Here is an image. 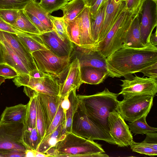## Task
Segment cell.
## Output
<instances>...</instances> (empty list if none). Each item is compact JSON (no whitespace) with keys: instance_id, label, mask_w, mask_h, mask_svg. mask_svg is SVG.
<instances>
[{"instance_id":"836d02e7","label":"cell","mask_w":157,"mask_h":157,"mask_svg":"<svg viewBox=\"0 0 157 157\" xmlns=\"http://www.w3.org/2000/svg\"><path fill=\"white\" fill-rule=\"evenodd\" d=\"M79 22V18L77 17L65 24L68 39L75 45L80 47Z\"/></svg>"},{"instance_id":"d4e9b609","label":"cell","mask_w":157,"mask_h":157,"mask_svg":"<svg viewBox=\"0 0 157 157\" xmlns=\"http://www.w3.org/2000/svg\"><path fill=\"white\" fill-rule=\"evenodd\" d=\"M1 43L5 63L13 68L19 75L29 74V71L20 58L7 46Z\"/></svg>"},{"instance_id":"83f0119b","label":"cell","mask_w":157,"mask_h":157,"mask_svg":"<svg viewBox=\"0 0 157 157\" xmlns=\"http://www.w3.org/2000/svg\"><path fill=\"white\" fill-rule=\"evenodd\" d=\"M39 20L50 31L53 30V26L48 14L39 3L35 1H32L23 10Z\"/></svg>"},{"instance_id":"681fc988","label":"cell","mask_w":157,"mask_h":157,"mask_svg":"<svg viewBox=\"0 0 157 157\" xmlns=\"http://www.w3.org/2000/svg\"><path fill=\"white\" fill-rule=\"evenodd\" d=\"M108 0H97L94 4L90 7L91 17H94L96 14L100 7Z\"/></svg>"},{"instance_id":"4fadbf2b","label":"cell","mask_w":157,"mask_h":157,"mask_svg":"<svg viewBox=\"0 0 157 157\" xmlns=\"http://www.w3.org/2000/svg\"><path fill=\"white\" fill-rule=\"evenodd\" d=\"M0 42L20 58L29 72L38 69L32 54L20 41L17 35L0 30Z\"/></svg>"},{"instance_id":"db71d44e","label":"cell","mask_w":157,"mask_h":157,"mask_svg":"<svg viewBox=\"0 0 157 157\" xmlns=\"http://www.w3.org/2000/svg\"><path fill=\"white\" fill-rule=\"evenodd\" d=\"M2 63H5L1 46V43L0 42V64Z\"/></svg>"},{"instance_id":"f1b7e54d","label":"cell","mask_w":157,"mask_h":157,"mask_svg":"<svg viewBox=\"0 0 157 157\" xmlns=\"http://www.w3.org/2000/svg\"><path fill=\"white\" fill-rule=\"evenodd\" d=\"M22 44L31 53L40 50H49L37 35L29 34L27 35H17Z\"/></svg>"},{"instance_id":"7a4b0ae2","label":"cell","mask_w":157,"mask_h":157,"mask_svg":"<svg viewBox=\"0 0 157 157\" xmlns=\"http://www.w3.org/2000/svg\"><path fill=\"white\" fill-rule=\"evenodd\" d=\"M119 95L105 88L94 94L77 96L79 105L86 115L109 133L108 117L111 112L118 111Z\"/></svg>"},{"instance_id":"816d5d0a","label":"cell","mask_w":157,"mask_h":157,"mask_svg":"<svg viewBox=\"0 0 157 157\" xmlns=\"http://www.w3.org/2000/svg\"><path fill=\"white\" fill-rule=\"evenodd\" d=\"M150 41L151 44L154 46L157 47V31L156 29L155 32L152 33L150 38Z\"/></svg>"},{"instance_id":"ee69618b","label":"cell","mask_w":157,"mask_h":157,"mask_svg":"<svg viewBox=\"0 0 157 157\" xmlns=\"http://www.w3.org/2000/svg\"><path fill=\"white\" fill-rule=\"evenodd\" d=\"M24 11L28 17L41 33L50 31L36 17L27 12Z\"/></svg>"},{"instance_id":"d6986e66","label":"cell","mask_w":157,"mask_h":157,"mask_svg":"<svg viewBox=\"0 0 157 157\" xmlns=\"http://www.w3.org/2000/svg\"><path fill=\"white\" fill-rule=\"evenodd\" d=\"M35 92L41 101L46 117V132L56 113L61 98L59 95H49L36 91Z\"/></svg>"},{"instance_id":"d590c367","label":"cell","mask_w":157,"mask_h":157,"mask_svg":"<svg viewBox=\"0 0 157 157\" xmlns=\"http://www.w3.org/2000/svg\"><path fill=\"white\" fill-rule=\"evenodd\" d=\"M27 104V107L25 122L27 126L32 128L36 126V96L33 94Z\"/></svg>"},{"instance_id":"b9f144b4","label":"cell","mask_w":157,"mask_h":157,"mask_svg":"<svg viewBox=\"0 0 157 157\" xmlns=\"http://www.w3.org/2000/svg\"><path fill=\"white\" fill-rule=\"evenodd\" d=\"M19 74L12 67L6 63L0 64V76L5 79L13 78Z\"/></svg>"},{"instance_id":"ac0fdd59","label":"cell","mask_w":157,"mask_h":157,"mask_svg":"<svg viewBox=\"0 0 157 157\" xmlns=\"http://www.w3.org/2000/svg\"><path fill=\"white\" fill-rule=\"evenodd\" d=\"M79 18L80 36V47L97 49L91 35L90 7L86 6L78 17Z\"/></svg>"},{"instance_id":"f35d334b","label":"cell","mask_w":157,"mask_h":157,"mask_svg":"<svg viewBox=\"0 0 157 157\" xmlns=\"http://www.w3.org/2000/svg\"><path fill=\"white\" fill-rule=\"evenodd\" d=\"M39 3L41 7L48 14L60 9L68 0H40Z\"/></svg>"},{"instance_id":"6125c7cd","label":"cell","mask_w":157,"mask_h":157,"mask_svg":"<svg viewBox=\"0 0 157 157\" xmlns=\"http://www.w3.org/2000/svg\"><path fill=\"white\" fill-rule=\"evenodd\" d=\"M124 0V1H125V0Z\"/></svg>"},{"instance_id":"94428289","label":"cell","mask_w":157,"mask_h":157,"mask_svg":"<svg viewBox=\"0 0 157 157\" xmlns=\"http://www.w3.org/2000/svg\"><path fill=\"white\" fill-rule=\"evenodd\" d=\"M32 0L35 1H36V0Z\"/></svg>"},{"instance_id":"603a6c76","label":"cell","mask_w":157,"mask_h":157,"mask_svg":"<svg viewBox=\"0 0 157 157\" xmlns=\"http://www.w3.org/2000/svg\"><path fill=\"white\" fill-rule=\"evenodd\" d=\"M87 6L85 0H71L65 4L60 10L65 24L77 17Z\"/></svg>"},{"instance_id":"74e56055","label":"cell","mask_w":157,"mask_h":157,"mask_svg":"<svg viewBox=\"0 0 157 157\" xmlns=\"http://www.w3.org/2000/svg\"><path fill=\"white\" fill-rule=\"evenodd\" d=\"M32 0H0V9L23 10Z\"/></svg>"},{"instance_id":"680465c9","label":"cell","mask_w":157,"mask_h":157,"mask_svg":"<svg viewBox=\"0 0 157 157\" xmlns=\"http://www.w3.org/2000/svg\"><path fill=\"white\" fill-rule=\"evenodd\" d=\"M85 1L86 2L88 6L89 3L90 2V0H85Z\"/></svg>"},{"instance_id":"ab89813d","label":"cell","mask_w":157,"mask_h":157,"mask_svg":"<svg viewBox=\"0 0 157 157\" xmlns=\"http://www.w3.org/2000/svg\"><path fill=\"white\" fill-rule=\"evenodd\" d=\"M65 113L60 103L56 113L49 128L46 132L44 138L53 132L59 125L65 123Z\"/></svg>"},{"instance_id":"4316f807","label":"cell","mask_w":157,"mask_h":157,"mask_svg":"<svg viewBox=\"0 0 157 157\" xmlns=\"http://www.w3.org/2000/svg\"><path fill=\"white\" fill-rule=\"evenodd\" d=\"M106 2L100 7L96 14L94 17H91L90 27L91 35L97 47L99 43V38L103 24L106 6Z\"/></svg>"},{"instance_id":"7402d4cb","label":"cell","mask_w":157,"mask_h":157,"mask_svg":"<svg viewBox=\"0 0 157 157\" xmlns=\"http://www.w3.org/2000/svg\"><path fill=\"white\" fill-rule=\"evenodd\" d=\"M27 104H20L10 107H6L0 116V120L6 122H25Z\"/></svg>"},{"instance_id":"bcb514c9","label":"cell","mask_w":157,"mask_h":157,"mask_svg":"<svg viewBox=\"0 0 157 157\" xmlns=\"http://www.w3.org/2000/svg\"><path fill=\"white\" fill-rule=\"evenodd\" d=\"M25 151L12 149L0 152V157H25Z\"/></svg>"},{"instance_id":"f6af8a7d","label":"cell","mask_w":157,"mask_h":157,"mask_svg":"<svg viewBox=\"0 0 157 157\" xmlns=\"http://www.w3.org/2000/svg\"><path fill=\"white\" fill-rule=\"evenodd\" d=\"M140 72L149 78L157 79V63L144 68Z\"/></svg>"},{"instance_id":"60d3db41","label":"cell","mask_w":157,"mask_h":157,"mask_svg":"<svg viewBox=\"0 0 157 157\" xmlns=\"http://www.w3.org/2000/svg\"><path fill=\"white\" fill-rule=\"evenodd\" d=\"M19 14V10L0 9V18L10 25L15 23Z\"/></svg>"},{"instance_id":"7bdbcfd3","label":"cell","mask_w":157,"mask_h":157,"mask_svg":"<svg viewBox=\"0 0 157 157\" xmlns=\"http://www.w3.org/2000/svg\"><path fill=\"white\" fill-rule=\"evenodd\" d=\"M0 30L18 35H26L29 34L24 32L9 24L0 18Z\"/></svg>"},{"instance_id":"8992f818","label":"cell","mask_w":157,"mask_h":157,"mask_svg":"<svg viewBox=\"0 0 157 157\" xmlns=\"http://www.w3.org/2000/svg\"><path fill=\"white\" fill-rule=\"evenodd\" d=\"M154 96L139 95L118 101L117 112L124 121L131 122L147 116L153 105Z\"/></svg>"},{"instance_id":"f546056e","label":"cell","mask_w":157,"mask_h":157,"mask_svg":"<svg viewBox=\"0 0 157 157\" xmlns=\"http://www.w3.org/2000/svg\"><path fill=\"white\" fill-rule=\"evenodd\" d=\"M64 125V123L61 124L53 132L44 137L36 151L45 154L48 150L54 147L60 140Z\"/></svg>"},{"instance_id":"5bb4252c","label":"cell","mask_w":157,"mask_h":157,"mask_svg":"<svg viewBox=\"0 0 157 157\" xmlns=\"http://www.w3.org/2000/svg\"><path fill=\"white\" fill-rule=\"evenodd\" d=\"M38 36L49 50L56 56H71L75 45L68 38L61 40L54 30Z\"/></svg>"},{"instance_id":"9a60e30c","label":"cell","mask_w":157,"mask_h":157,"mask_svg":"<svg viewBox=\"0 0 157 157\" xmlns=\"http://www.w3.org/2000/svg\"><path fill=\"white\" fill-rule=\"evenodd\" d=\"M71 58H77L80 67L91 66L107 70L106 59L97 49L75 45Z\"/></svg>"},{"instance_id":"4dcf8cb0","label":"cell","mask_w":157,"mask_h":157,"mask_svg":"<svg viewBox=\"0 0 157 157\" xmlns=\"http://www.w3.org/2000/svg\"><path fill=\"white\" fill-rule=\"evenodd\" d=\"M13 26L27 33L39 35L41 33L35 26L23 10H19V14Z\"/></svg>"},{"instance_id":"be15d7a7","label":"cell","mask_w":157,"mask_h":157,"mask_svg":"<svg viewBox=\"0 0 157 157\" xmlns=\"http://www.w3.org/2000/svg\"><path fill=\"white\" fill-rule=\"evenodd\" d=\"M68 0L69 1V0Z\"/></svg>"},{"instance_id":"ba28073f","label":"cell","mask_w":157,"mask_h":157,"mask_svg":"<svg viewBox=\"0 0 157 157\" xmlns=\"http://www.w3.org/2000/svg\"><path fill=\"white\" fill-rule=\"evenodd\" d=\"M13 81L17 87L26 86L38 92L53 96L59 95L61 84L58 78L49 74L38 78L29 74L19 75Z\"/></svg>"},{"instance_id":"3957f363","label":"cell","mask_w":157,"mask_h":157,"mask_svg":"<svg viewBox=\"0 0 157 157\" xmlns=\"http://www.w3.org/2000/svg\"><path fill=\"white\" fill-rule=\"evenodd\" d=\"M105 152L101 144L71 132L45 154L48 157H97L96 153Z\"/></svg>"},{"instance_id":"1f68e13d","label":"cell","mask_w":157,"mask_h":157,"mask_svg":"<svg viewBox=\"0 0 157 157\" xmlns=\"http://www.w3.org/2000/svg\"><path fill=\"white\" fill-rule=\"evenodd\" d=\"M33 94L36 96V128L42 140L46 132L47 119L41 101L34 90L33 95Z\"/></svg>"},{"instance_id":"91938a15","label":"cell","mask_w":157,"mask_h":157,"mask_svg":"<svg viewBox=\"0 0 157 157\" xmlns=\"http://www.w3.org/2000/svg\"><path fill=\"white\" fill-rule=\"evenodd\" d=\"M154 1H156V2H157V0H154Z\"/></svg>"},{"instance_id":"484cf974","label":"cell","mask_w":157,"mask_h":157,"mask_svg":"<svg viewBox=\"0 0 157 157\" xmlns=\"http://www.w3.org/2000/svg\"><path fill=\"white\" fill-rule=\"evenodd\" d=\"M41 140L36 128H30L24 123L22 141L26 149L36 151Z\"/></svg>"},{"instance_id":"cb8c5ba5","label":"cell","mask_w":157,"mask_h":157,"mask_svg":"<svg viewBox=\"0 0 157 157\" xmlns=\"http://www.w3.org/2000/svg\"><path fill=\"white\" fill-rule=\"evenodd\" d=\"M76 90L75 89H74L68 94L70 106L65 113V120L64 125L60 140L63 138L67 133L71 132L73 117L79 104V101L76 94Z\"/></svg>"},{"instance_id":"ffe728a7","label":"cell","mask_w":157,"mask_h":157,"mask_svg":"<svg viewBox=\"0 0 157 157\" xmlns=\"http://www.w3.org/2000/svg\"><path fill=\"white\" fill-rule=\"evenodd\" d=\"M139 10V8L127 32L122 47L142 48L146 46L143 44L141 39Z\"/></svg>"},{"instance_id":"9c48e42d","label":"cell","mask_w":157,"mask_h":157,"mask_svg":"<svg viewBox=\"0 0 157 157\" xmlns=\"http://www.w3.org/2000/svg\"><path fill=\"white\" fill-rule=\"evenodd\" d=\"M24 124L0 120V152L12 149L26 151L22 141Z\"/></svg>"},{"instance_id":"d6a6232c","label":"cell","mask_w":157,"mask_h":157,"mask_svg":"<svg viewBox=\"0 0 157 157\" xmlns=\"http://www.w3.org/2000/svg\"><path fill=\"white\" fill-rule=\"evenodd\" d=\"M147 116H144L140 118L128 123L130 131L135 135L144 134L157 131L156 128L149 126L146 121Z\"/></svg>"},{"instance_id":"7dc6e473","label":"cell","mask_w":157,"mask_h":157,"mask_svg":"<svg viewBox=\"0 0 157 157\" xmlns=\"http://www.w3.org/2000/svg\"><path fill=\"white\" fill-rule=\"evenodd\" d=\"M143 0H125L126 8L128 11L134 12L139 8Z\"/></svg>"},{"instance_id":"f5cc1de1","label":"cell","mask_w":157,"mask_h":157,"mask_svg":"<svg viewBox=\"0 0 157 157\" xmlns=\"http://www.w3.org/2000/svg\"><path fill=\"white\" fill-rule=\"evenodd\" d=\"M35 151L31 150L26 149L25 151V156L35 157Z\"/></svg>"},{"instance_id":"6da1fadb","label":"cell","mask_w":157,"mask_h":157,"mask_svg":"<svg viewBox=\"0 0 157 157\" xmlns=\"http://www.w3.org/2000/svg\"><path fill=\"white\" fill-rule=\"evenodd\" d=\"M157 63V47L151 44L142 48L123 46L106 59L108 76L120 78L140 72Z\"/></svg>"},{"instance_id":"7c38bea8","label":"cell","mask_w":157,"mask_h":157,"mask_svg":"<svg viewBox=\"0 0 157 157\" xmlns=\"http://www.w3.org/2000/svg\"><path fill=\"white\" fill-rule=\"evenodd\" d=\"M109 134L120 147L129 146L133 140V136L128 125L119 113L116 111L111 112L108 117Z\"/></svg>"},{"instance_id":"44dd1931","label":"cell","mask_w":157,"mask_h":157,"mask_svg":"<svg viewBox=\"0 0 157 157\" xmlns=\"http://www.w3.org/2000/svg\"><path fill=\"white\" fill-rule=\"evenodd\" d=\"M80 72L83 83L91 85L102 83L108 76L107 70L91 66L80 67Z\"/></svg>"},{"instance_id":"e0dca14e","label":"cell","mask_w":157,"mask_h":157,"mask_svg":"<svg viewBox=\"0 0 157 157\" xmlns=\"http://www.w3.org/2000/svg\"><path fill=\"white\" fill-rule=\"evenodd\" d=\"M125 7V1L123 0L107 1L103 24L98 44L104 38Z\"/></svg>"},{"instance_id":"2e32d148","label":"cell","mask_w":157,"mask_h":157,"mask_svg":"<svg viewBox=\"0 0 157 157\" xmlns=\"http://www.w3.org/2000/svg\"><path fill=\"white\" fill-rule=\"evenodd\" d=\"M65 73V79L61 82L59 95L61 98L67 95L74 89L78 90L83 83L81 78L80 66L77 58H74L71 61Z\"/></svg>"},{"instance_id":"6f0895ef","label":"cell","mask_w":157,"mask_h":157,"mask_svg":"<svg viewBox=\"0 0 157 157\" xmlns=\"http://www.w3.org/2000/svg\"><path fill=\"white\" fill-rule=\"evenodd\" d=\"M5 78L0 76V86L2 83L5 82Z\"/></svg>"},{"instance_id":"e575fe53","label":"cell","mask_w":157,"mask_h":157,"mask_svg":"<svg viewBox=\"0 0 157 157\" xmlns=\"http://www.w3.org/2000/svg\"><path fill=\"white\" fill-rule=\"evenodd\" d=\"M131 149L134 152L147 155H157V144L137 143L133 140L130 144Z\"/></svg>"},{"instance_id":"c3c4849f","label":"cell","mask_w":157,"mask_h":157,"mask_svg":"<svg viewBox=\"0 0 157 157\" xmlns=\"http://www.w3.org/2000/svg\"><path fill=\"white\" fill-rule=\"evenodd\" d=\"M146 136L143 142L157 144V133L156 132H149L145 134Z\"/></svg>"},{"instance_id":"52a82bcc","label":"cell","mask_w":157,"mask_h":157,"mask_svg":"<svg viewBox=\"0 0 157 157\" xmlns=\"http://www.w3.org/2000/svg\"><path fill=\"white\" fill-rule=\"evenodd\" d=\"M32 54L38 69L57 78H61L70 64L71 56L59 57L49 50H40Z\"/></svg>"},{"instance_id":"11a10c76","label":"cell","mask_w":157,"mask_h":157,"mask_svg":"<svg viewBox=\"0 0 157 157\" xmlns=\"http://www.w3.org/2000/svg\"><path fill=\"white\" fill-rule=\"evenodd\" d=\"M35 157H48L46 154L35 151Z\"/></svg>"},{"instance_id":"5b68a950","label":"cell","mask_w":157,"mask_h":157,"mask_svg":"<svg viewBox=\"0 0 157 157\" xmlns=\"http://www.w3.org/2000/svg\"><path fill=\"white\" fill-rule=\"evenodd\" d=\"M71 132L88 140H101L110 144H116L109 134L92 121L79 104L73 117Z\"/></svg>"},{"instance_id":"30bf717a","label":"cell","mask_w":157,"mask_h":157,"mask_svg":"<svg viewBox=\"0 0 157 157\" xmlns=\"http://www.w3.org/2000/svg\"><path fill=\"white\" fill-rule=\"evenodd\" d=\"M131 79L121 80V91L118 94L124 98L139 95L155 96L157 92V80L140 77L135 75Z\"/></svg>"},{"instance_id":"8fae6325","label":"cell","mask_w":157,"mask_h":157,"mask_svg":"<svg viewBox=\"0 0 157 157\" xmlns=\"http://www.w3.org/2000/svg\"><path fill=\"white\" fill-rule=\"evenodd\" d=\"M157 2L154 0H143L139 8L141 39L145 46L151 44L150 36L157 25Z\"/></svg>"},{"instance_id":"8d00e7d4","label":"cell","mask_w":157,"mask_h":157,"mask_svg":"<svg viewBox=\"0 0 157 157\" xmlns=\"http://www.w3.org/2000/svg\"><path fill=\"white\" fill-rule=\"evenodd\" d=\"M53 30L62 40L68 38L67 34L65 23L63 17H55L50 14Z\"/></svg>"},{"instance_id":"f907efd6","label":"cell","mask_w":157,"mask_h":157,"mask_svg":"<svg viewBox=\"0 0 157 157\" xmlns=\"http://www.w3.org/2000/svg\"><path fill=\"white\" fill-rule=\"evenodd\" d=\"M48 74L44 73L38 69L33 70L29 72V75L33 78H38L44 77Z\"/></svg>"},{"instance_id":"9f6ffc18","label":"cell","mask_w":157,"mask_h":157,"mask_svg":"<svg viewBox=\"0 0 157 157\" xmlns=\"http://www.w3.org/2000/svg\"><path fill=\"white\" fill-rule=\"evenodd\" d=\"M97 0H90L89 4L88 6L90 7L93 6Z\"/></svg>"},{"instance_id":"277c9868","label":"cell","mask_w":157,"mask_h":157,"mask_svg":"<svg viewBox=\"0 0 157 157\" xmlns=\"http://www.w3.org/2000/svg\"><path fill=\"white\" fill-rule=\"evenodd\" d=\"M138 10L135 12L125 8L104 38L97 45V49L106 58L123 46L127 32Z\"/></svg>"}]
</instances>
